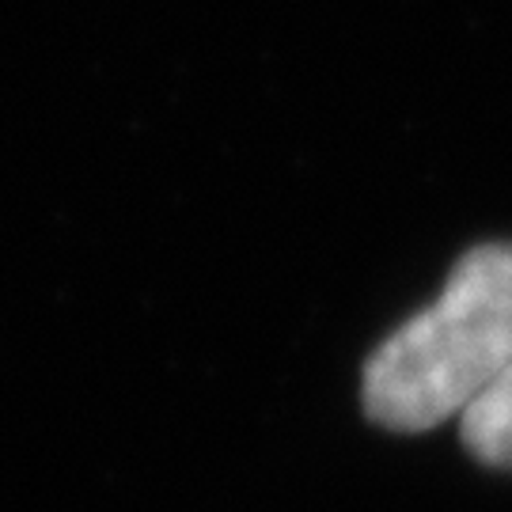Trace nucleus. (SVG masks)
Instances as JSON below:
<instances>
[{
	"label": "nucleus",
	"instance_id": "obj_1",
	"mask_svg": "<svg viewBox=\"0 0 512 512\" xmlns=\"http://www.w3.org/2000/svg\"><path fill=\"white\" fill-rule=\"evenodd\" d=\"M512 365V243H482L452 266L440 296L368 357V421L425 433L463 418Z\"/></svg>",
	"mask_w": 512,
	"mask_h": 512
},
{
	"label": "nucleus",
	"instance_id": "obj_2",
	"mask_svg": "<svg viewBox=\"0 0 512 512\" xmlns=\"http://www.w3.org/2000/svg\"><path fill=\"white\" fill-rule=\"evenodd\" d=\"M459 437L478 463L512 471V365L475 406H467L459 418Z\"/></svg>",
	"mask_w": 512,
	"mask_h": 512
}]
</instances>
